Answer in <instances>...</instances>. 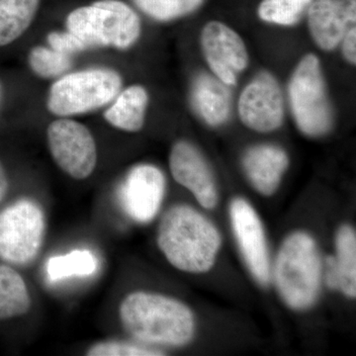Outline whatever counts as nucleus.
Instances as JSON below:
<instances>
[{"mask_svg":"<svg viewBox=\"0 0 356 356\" xmlns=\"http://www.w3.org/2000/svg\"><path fill=\"white\" fill-rule=\"evenodd\" d=\"M221 242L214 224L191 206H172L159 222V250L173 267L184 273L209 271Z\"/></svg>","mask_w":356,"mask_h":356,"instance_id":"1","label":"nucleus"},{"mask_svg":"<svg viewBox=\"0 0 356 356\" xmlns=\"http://www.w3.org/2000/svg\"><path fill=\"white\" fill-rule=\"evenodd\" d=\"M119 317L126 332L143 343L178 348L188 343L195 332L191 309L156 293L127 295L119 307Z\"/></svg>","mask_w":356,"mask_h":356,"instance_id":"2","label":"nucleus"},{"mask_svg":"<svg viewBox=\"0 0 356 356\" xmlns=\"http://www.w3.org/2000/svg\"><path fill=\"white\" fill-rule=\"evenodd\" d=\"M65 28L83 42L88 51H126L139 41L142 34L139 14L123 0H95L76 7L67 14Z\"/></svg>","mask_w":356,"mask_h":356,"instance_id":"3","label":"nucleus"},{"mask_svg":"<svg viewBox=\"0 0 356 356\" xmlns=\"http://www.w3.org/2000/svg\"><path fill=\"white\" fill-rule=\"evenodd\" d=\"M281 298L294 310L310 308L318 298L322 262L317 243L305 232H295L282 243L273 269Z\"/></svg>","mask_w":356,"mask_h":356,"instance_id":"4","label":"nucleus"},{"mask_svg":"<svg viewBox=\"0 0 356 356\" xmlns=\"http://www.w3.org/2000/svg\"><path fill=\"white\" fill-rule=\"evenodd\" d=\"M123 88V79L110 67L67 72L51 84L46 107L58 118H72L104 108Z\"/></svg>","mask_w":356,"mask_h":356,"instance_id":"5","label":"nucleus"},{"mask_svg":"<svg viewBox=\"0 0 356 356\" xmlns=\"http://www.w3.org/2000/svg\"><path fill=\"white\" fill-rule=\"evenodd\" d=\"M290 106L302 133L320 137L332 125V110L322 67L317 56H304L293 72L289 86Z\"/></svg>","mask_w":356,"mask_h":356,"instance_id":"6","label":"nucleus"},{"mask_svg":"<svg viewBox=\"0 0 356 356\" xmlns=\"http://www.w3.org/2000/svg\"><path fill=\"white\" fill-rule=\"evenodd\" d=\"M46 219L41 206L19 199L0 212V259L14 266H28L43 245Z\"/></svg>","mask_w":356,"mask_h":356,"instance_id":"7","label":"nucleus"},{"mask_svg":"<svg viewBox=\"0 0 356 356\" xmlns=\"http://www.w3.org/2000/svg\"><path fill=\"white\" fill-rule=\"evenodd\" d=\"M49 151L56 165L69 177L86 179L97 165V146L92 133L72 118H57L47 129Z\"/></svg>","mask_w":356,"mask_h":356,"instance_id":"8","label":"nucleus"},{"mask_svg":"<svg viewBox=\"0 0 356 356\" xmlns=\"http://www.w3.org/2000/svg\"><path fill=\"white\" fill-rule=\"evenodd\" d=\"M243 125L259 133L277 130L284 118L280 83L268 72H259L243 89L238 103Z\"/></svg>","mask_w":356,"mask_h":356,"instance_id":"9","label":"nucleus"},{"mask_svg":"<svg viewBox=\"0 0 356 356\" xmlns=\"http://www.w3.org/2000/svg\"><path fill=\"white\" fill-rule=\"evenodd\" d=\"M200 43L215 76L228 86H236L238 74L248 65L247 47L240 35L224 23L211 21L204 26Z\"/></svg>","mask_w":356,"mask_h":356,"instance_id":"10","label":"nucleus"},{"mask_svg":"<svg viewBox=\"0 0 356 356\" xmlns=\"http://www.w3.org/2000/svg\"><path fill=\"white\" fill-rule=\"evenodd\" d=\"M229 219L243 259L255 280L266 286L271 277L270 261L266 234L252 206L243 198L229 205Z\"/></svg>","mask_w":356,"mask_h":356,"instance_id":"11","label":"nucleus"},{"mask_svg":"<svg viewBox=\"0 0 356 356\" xmlns=\"http://www.w3.org/2000/svg\"><path fill=\"white\" fill-rule=\"evenodd\" d=\"M165 193V175L159 168L147 163L131 168L119 187L124 212L140 224L151 222L156 216Z\"/></svg>","mask_w":356,"mask_h":356,"instance_id":"12","label":"nucleus"},{"mask_svg":"<svg viewBox=\"0 0 356 356\" xmlns=\"http://www.w3.org/2000/svg\"><path fill=\"white\" fill-rule=\"evenodd\" d=\"M170 168L175 181L188 189L202 207L213 209L217 205L214 177L197 147L186 140H178L170 151Z\"/></svg>","mask_w":356,"mask_h":356,"instance_id":"13","label":"nucleus"},{"mask_svg":"<svg viewBox=\"0 0 356 356\" xmlns=\"http://www.w3.org/2000/svg\"><path fill=\"white\" fill-rule=\"evenodd\" d=\"M307 13L312 38L318 48L332 51L355 27L356 0H314Z\"/></svg>","mask_w":356,"mask_h":356,"instance_id":"14","label":"nucleus"},{"mask_svg":"<svg viewBox=\"0 0 356 356\" xmlns=\"http://www.w3.org/2000/svg\"><path fill=\"white\" fill-rule=\"evenodd\" d=\"M289 165L286 153L280 147L261 145L248 149L243 158V170L255 191L273 195Z\"/></svg>","mask_w":356,"mask_h":356,"instance_id":"15","label":"nucleus"},{"mask_svg":"<svg viewBox=\"0 0 356 356\" xmlns=\"http://www.w3.org/2000/svg\"><path fill=\"white\" fill-rule=\"evenodd\" d=\"M191 102L195 111L208 125L217 127L229 119L231 91L216 76L199 74L192 86Z\"/></svg>","mask_w":356,"mask_h":356,"instance_id":"16","label":"nucleus"},{"mask_svg":"<svg viewBox=\"0 0 356 356\" xmlns=\"http://www.w3.org/2000/svg\"><path fill=\"white\" fill-rule=\"evenodd\" d=\"M149 96L145 86L132 84L122 88L103 114L105 121L117 130L140 132L146 122Z\"/></svg>","mask_w":356,"mask_h":356,"instance_id":"17","label":"nucleus"},{"mask_svg":"<svg viewBox=\"0 0 356 356\" xmlns=\"http://www.w3.org/2000/svg\"><path fill=\"white\" fill-rule=\"evenodd\" d=\"M41 0H0V47L13 44L29 29Z\"/></svg>","mask_w":356,"mask_h":356,"instance_id":"18","label":"nucleus"},{"mask_svg":"<svg viewBox=\"0 0 356 356\" xmlns=\"http://www.w3.org/2000/svg\"><path fill=\"white\" fill-rule=\"evenodd\" d=\"M31 304L22 276L13 267L0 264V320L26 315Z\"/></svg>","mask_w":356,"mask_h":356,"instance_id":"19","label":"nucleus"},{"mask_svg":"<svg viewBox=\"0 0 356 356\" xmlns=\"http://www.w3.org/2000/svg\"><path fill=\"white\" fill-rule=\"evenodd\" d=\"M337 257L334 267L337 275V289L350 298L356 296V235L350 226H343L337 232Z\"/></svg>","mask_w":356,"mask_h":356,"instance_id":"20","label":"nucleus"},{"mask_svg":"<svg viewBox=\"0 0 356 356\" xmlns=\"http://www.w3.org/2000/svg\"><path fill=\"white\" fill-rule=\"evenodd\" d=\"M96 268L97 261L92 252L86 250H76L49 259L47 273L51 281H57L72 276L91 275L95 273Z\"/></svg>","mask_w":356,"mask_h":356,"instance_id":"21","label":"nucleus"},{"mask_svg":"<svg viewBox=\"0 0 356 356\" xmlns=\"http://www.w3.org/2000/svg\"><path fill=\"white\" fill-rule=\"evenodd\" d=\"M28 64L35 76L40 79H54L64 76L72 70L74 60L49 46L37 44L28 55Z\"/></svg>","mask_w":356,"mask_h":356,"instance_id":"22","label":"nucleus"},{"mask_svg":"<svg viewBox=\"0 0 356 356\" xmlns=\"http://www.w3.org/2000/svg\"><path fill=\"white\" fill-rule=\"evenodd\" d=\"M313 0H262L257 13L266 22L282 26L297 24Z\"/></svg>","mask_w":356,"mask_h":356,"instance_id":"23","label":"nucleus"},{"mask_svg":"<svg viewBox=\"0 0 356 356\" xmlns=\"http://www.w3.org/2000/svg\"><path fill=\"white\" fill-rule=\"evenodd\" d=\"M204 0H133L135 6L152 19L170 22L197 10Z\"/></svg>","mask_w":356,"mask_h":356,"instance_id":"24","label":"nucleus"},{"mask_svg":"<svg viewBox=\"0 0 356 356\" xmlns=\"http://www.w3.org/2000/svg\"><path fill=\"white\" fill-rule=\"evenodd\" d=\"M89 356H159L163 351L127 341H109L93 344L86 351Z\"/></svg>","mask_w":356,"mask_h":356,"instance_id":"25","label":"nucleus"},{"mask_svg":"<svg viewBox=\"0 0 356 356\" xmlns=\"http://www.w3.org/2000/svg\"><path fill=\"white\" fill-rule=\"evenodd\" d=\"M48 46L54 50L65 54V55L72 56L83 51H88L83 42L81 41L76 35L72 34L67 30L65 31H51L47 36Z\"/></svg>","mask_w":356,"mask_h":356,"instance_id":"26","label":"nucleus"},{"mask_svg":"<svg viewBox=\"0 0 356 356\" xmlns=\"http://www.w3.org/2000/svg\"><path fill=\"white\" fill-rule=\"evenodd\" d=\"M343 55L346 60L351 65L356 64V28L353 27L346 33L341 41Z\"/></svg>","mask_w":356,"mask_h":356,"instance_id":"27","label":"nucleus"},{"mask_svg":"<svg viewBox=\"0 0 356 356\" xmlns=\"http://www.w3.org/2000/svg\"><path fill=\"white\" fill-rule=\"evenodd\" d=\"M325 282L331 289H337V275L334 267V257H329L325 261Z\"/></svg>","mask_w":356,"mask_h":356,"instance_id":"28","label":"nucleus"},{"mask_svg":"<svg viewBox=\"0 0 356 356\" xmlns=\"http://www.w3.org/2000/svg\"><path fill=\"white\" fill-rule=\"evenodd\" d=\"M7 191H8V179H7L6 170L0 161V203L6 197Z\"/></svg>","mask_w":356,"mask_h":356,"instance_id":"29","label":"nucleus"},{"mask_svg":"<svg viewBox=\"0 0 356 356\" xmlns=\"http://www.w3.org/2000/svg\"><path fill=\"white\" fill-rule=\"evenodd\" d=\"M2 99V86L1 83H0V102H1Z\"/></svg>","mask_w":356,"mask_h":356,"instance_id":"30","label":"nucleus"}]
</instances>
